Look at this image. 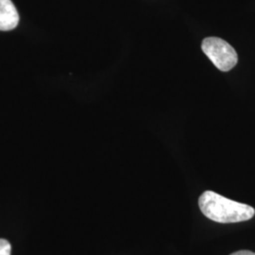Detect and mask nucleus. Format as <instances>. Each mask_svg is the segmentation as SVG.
<instances>
[{"instance_id": "39448f33", "label": "nucleus", "mask_w": 255, "mask_h": 255, "mask_svg": "<svg viewBox=\"0 0 255 255\" xmlns=\"http://www.w3.org/2000/svg\"><path fill=\"white\" fill-rule=\"evenodd\" d=\"M230 255H255V253H253L251 251H239Z\"/></svg>"}, {"instance_id": "20e7f679", "label": "nucleus", "mask_w": 255, "mask_h": 255, "mask_svg": "<svg viewBox=\"0 0 255 255\" xmlns=\"http://www.w3.org/2000/svg\"><path fill=\"white\" fill-rule=\"evenodd\" d=\"M11 247L6 239H0V255H10Z\"/></svg>"}, {"instance_id": "7ed1b4c3", "label": "nucleus", "mask_w": 255, "mask_h": 255, "mask_svg": "<svg viewBox=\"0 0 255 255\" xmlns=\"http://www.w3.org/2000/svg\"><path fill=\"white\" fill-rule=\"evenodd\" d=\"M19 14L10 0H0V30L7 31L17 27Z\"/></svg>"}, {"instance_id": "f03ea898", "label": "nucleus", "mask_w": 255, "mask_h": 255, "mask_svg": "<svg viewBox=\"0 0 255 255\" xmlns=\"http://www.w3.org/2000/svg\"><path fill=\"white\" fill-rule=\"evenodd\" d=\"M201 49L220 71L227 72L237 64L238 57L235 48L219 37H208L202 41Z\"/></svg>"}, {"instance_id": "f257e3e1", "label": "nucleus", "mask_w": 255, "mask_h": 255, "mask_svg": "<svg viewBox=\"0 0 255 255\" xmlns=\"http://www.w3.org/2000/svg\"><path fill=\"white\" fill-rule=\"evenodd\" d=\"M202 214L215 222L237 223L253 219L255 210L244 203L229 200L213 191H205L199 200Z\"/></svg>"}]
</instances>
